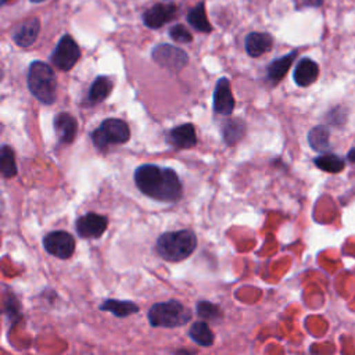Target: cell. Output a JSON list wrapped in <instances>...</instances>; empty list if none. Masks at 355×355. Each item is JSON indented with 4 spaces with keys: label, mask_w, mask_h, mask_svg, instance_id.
<instances>
[{
    "label": "cell",
    "mask_w": 355,
    "mask_h": 355,
    "mask_svg": "<svg viewBox=\"0 0 355 355\" xmlns=\"http://www.w3.org/2000/svg\"><path fill=\"white\" fill-rule=\"evenodd\" d=\"M323 3V0H296L297 9L304 8H319Z\"/></svg>",
    "instance_id": "28"
},
{
    "label": "cell",
    "mask_w": 355,
    "mask_h": 355,
    "mask_svg": "<svg viewBox=\"0 0 355 355\" xmlns=\"http://www.w3.org/2000/svg\"><path fill=\"white\" fill-rule=\"evenodd\" d=\"M43 247L50 256L67 260L71 258L75 252V239L64 230L50 232L45 236Z\"/></svg>",
    "instance_id": "6"
},
{
    "label": "cell",
    "mask_w": 355,
    "mask_h": 355,
    "mask_svg": "<svg viewBox=\"0 0 355 355\" xmlns=\"http://www.w3.org/2000/svg\"><path fill=\"white\" fill-rule=\"evenodd\" d=\"M187 23L200 32H211V24L207 19L205 14V8H204V2H200L196 8H193L189 14H187Z\"/></svg>",
    "instance_id": "21"
},
{
    "label": "cell",
    "mask_w": 355,
    "mask_h": 355,
    "mask_svg": "<svg viewBox=\"0 0 355 355\" xmlns=\"http://www.w3.org/2000/svg\"><path fill=\"white\" fill-rule=\"evenodd\" d=\"M329 138H330V131L325 125H318L308 132L310 146L319 153H326L330 149Z\"/></svg>",
    "instance_id": "19"
},
{
    "label": "cell",
    "mask_w": 355,
    "mask_h": 355,
    "mask_svg": "<svg viewBox=\"0 0 355 355\" xmlns=\"http://www.w3.org/2000/svg\"><path fill=\"white\" fill-rule=\"evenodd\" d=\"M170 37L179 43H189L192 42V34L183 26H175L170 30Z\"/></svg>",
    "instance_id": "27"
},
{
    "label": "cell",
    "mask_w": 355,
    "mask_h": 355,
    "mask_svg": "<svg viewBox=\"0 0 355 355\" xmlns=\"http://www.w3.org/2000/svg\"><path fill=\"white\" fill-rule=\"evenodd\" d=\"M347 160H348L349 163L355 164V148H354V149H351V150L348 152V154H347Z\"/></svg>",
    "instance_id": "29"
},
{
    "label": "cell",
    "mask_w": 355,
    "mask_h": 355,
    "mask_svg": "<svg viewBox=\"0 0 355 355\" xmlns=\"http://www.w3.org/2000/svg\"><path fill=\"white\" fill-rule=\"evenodd\" d=\"M274 39L270 34L252 32L246 38V52L252 57H261L272 49Z\"/></svg>",
    "instance_id": "16"
},
{
    "label": "cell",
    "mask_w": 355,
    "mask_h": 355,
    "mask_svg": "<svg viewBox=\"0 0 355 355\" xmlns=\"http://www.w3.org/2000/svg\"><path fill=\"white\" fill-rule=\"evenodd\" d=\"M31 2H34V3H42V2H45V0H31Z\"/></svg>",
    "instance_id": "30"
},
{
    "label": "cell",
    "mask_w": 355,
    "mask_h": 355,
    "mask_svg": "<svg viewBox=\"0 0 355 355\" xmlns=\"http://www.w3.org/2000/svg\"><path fill=\"white\" fill-rule=\"evenodd\" d=\"M297 56V52H292L281 59H276L274 60L270 65H268V70H267V78L271 83H278L281 82L286 74L289 72L294 59Z\"/></svg>",
    "instance_id": "17"
},
{
    "label": "cell",
    "mask_w": 355,
    "mask_h": 355,
    "mask_svg": "<svg viewBox=\"0 0 355 355\" xmlns=\"http://www.w3.org/2000/svg\"><path fill=\"white\" fill-rule=\"evenodd\" d=\"M130 138L131 131L128 124L123 120H116V118L104 120L100 127L92 134V141L99 150H104L111 145L127 143Z\"/></svg>",
    "instance_id": "5"
},
{
    "label": "cell",
    "mask_w": 355,
    "mask_h": 355,
    "mask_svg": "<svg viewBox=\"0 0 355 355\" xmlns=\"http://www.w3.org/2000/svg\"><path fill=\"white\" fill-rule=\"evenodd\" d=\"M178 9L175 5H154L143 14V23L152 30H159L167 23L172 21L176 17Z\"/></svg>",
    "instance_id": "10"
},
{
    "label": "cell",
    "mask_w": 355,
    "mask_h": 355,
    "mask_svg": "<svg viewBox=\"0 0 355 355\" xmlns=\"http://www.w3.org/2000/svg\"><path fill=\"white\" fill-rule=\"evenodd\" d=\"M30 92L43 104H53L56 100L57 82L52 67L42 61H34L28 71Z\"/></svg>",
    "instance_id": "3"
},
{
    "label": "cell",
    "mask_w": 355,
    "mask_h": 355,
    "mask_svg": "<svg viewBox=\"0 0 355 355\" xmlns=\"http://www.w3.org/2000/svg\"><path fill=\"white\" fill-rule=\"evenodd\" d=\"M41 31V23L38 19H31L17 26L13 31L14 42L21 48H28L35 43Z\"/></svg>",
    "instance_id": "12"
},
{
    "label": "cell",
    "mask_w": 355,
    "mask_h": 355,
    "mask_svg": "<svg viewBox=\"0 0 355 355\" xmlns=\"http://www.w3.org/2000/svg\"><path fill=\"white\" fill-rule=\"evenodd\" d=\"M193 341L203 347H210L214 343V333L205 322H194L189 332Z\"/></svg>",
    "instance_id": "23"
},
{
    "label": "cell",
    "mask_w": 355,
    "mask_h": 355,
    "mask_svg": "<svg viewBox=\"0 0 355 355\" xmlns=\"http://www.w3.org/2000/svg\"><path fill=\"white\" fill-rule=\"evenodd\" d=\"M318 77H319V65L308 57H304L297 63L293 74L294 82L301 88L311 86L318 79Z\"/></svg>",
    "instance_id": "13"
},
{
    "label": "cell",
    "mask_w": 355,
    "mask_h": 355,
    "mask_svg": "<svg viewBox=\"0 0 355 355\" xmlns=\"http://www.w3.org/2000/svg\"><path fill=\"white\" fill-rule=\"evenodd\" d=\"M233 108L234 99L230 90V83L226 78H221L214 90V111L221 115H230Z\"/></svg>",
    "instance_id": "11"
},
{
    "label": "cell",
    "mask_w": 355,
    "mask_h": 355,
    "mask_svg": "<svg viewBox=\"0 0 355 355\" xmlns=\"http://www.w3.org/2000/svg\"><path fill=\"white\" fill-rule=\"evenodd\" d=\"M152 56H153V60L159 65H161L167 70L175 71V72L185 68L189 61V57L183 50H181L179 48H175L172 45H167V43L156 46L153 49Z\"/></svg>",
    "instance_id": "8"
},
{
    "label": "cell",
    "mask_w": 355,
    "mask_h": 355,
    "mask_svg": "<svg viewBox=\"0 0 355 355\" xmlns=\"http://www.w3.org/2000/svg\"><path fill=\"white\" fill-rule=\"evenodd\" d=\"M107 225L108 221L104 215L89 212L78 218L75 229L82 239H97L105 232Z\"/></svg>",
    "instance_id": "9"
},
{
    "label": "cell",
    "mask_w": 355,
    "mask_h": 355,
    "mask_svg": "<svg viewBox=\"0 0 355 355\" xmlns=\"http://www.w3.org/2000/svg\"><path fill=\"white\" fill-rule=\"evenodd\" d=\"M196 311H197V315L203 319L219 321L222 318L221 308L210 301H199L196 304Z\"/></svg>",
    "instance_id": "26"
},
{
    "label": "cell",
    "mask_w": 355,
    "mask_h": 355,
    "mask_svg": "<svg viewBox=\"0 0 355 355\" xmlns=\"http://www.w3.org/2000/svg\"><path fill=\"white\" fill-rule=\"evenodd\" d=\"M149 322L153 327L185 326L192 319V312L178 300L157 303L149 310Z\"/></svg>",
    "instance_id": "4"
},
{
    "label": "cell",
    "mask_w": 355,
    "mask_h": 355,
    "mask_svg": "<svg viewBox=\"0 0 355 355\" xmlns=\"http://www.w3.org/2000/svg\"><path fill=\"white\" fill-rule=\"evenodd\" d=\"M0 168H2V174L5 178H13L17 175L14 152L6 145L2 148V154H0Z\"/></svg>",
    "instance_id": "25"
},
{
    "label": "cell",
    "mask_w": 355,
    "mask_h": 355,
    "mask_svg": "<svg viewBox=\"0 0 355 355\" xmlns=\"http://www.w3.org/2000/svg\"><path fill=\"white\" fill-rule=\"evenodd\" d=\"M112 90V82L107 77H99L94 79V82L90 86L88 100L90 104L101 103L104 101Z\"/></svg>",
    "instance_id": "20"
},
{
    "label": "cell",
    "mask_w": 355,
    "mask_h": 355,
    "mask_svg": "<svg viewBox=\"0 0 355 355\" xmlns=\"http://www.w3.org/2000/svg\"><path fill=\"white\" fill-rule=\"evenodd\" d=\"M79 57H81L79 46L75 43V41L72 39V37L64 35V37L59 41V43H57V46H56V49H54V52H53L50 60H52V63H53L59 70H61V71H70V70L77 64V61L79 60Z\"/></svg>",
    "instance_id": "7"
},
{
    "label": "cell",
    "mask_w": 355,
    "mask_h": 355,
    "mask_svg": "<svg viewBox=\"0 0 355 355\" xmlns=\"http://www.w3.org/2000/svg\"><path fill=\"white\" fill-rule=\"evenodd\" d=\"M246 132V127L241 120H232L225 124L223 127V139L226 145L232 146L234 143H238Z\"/></svg>",
    "instance_id": "24"
},
{
    "label": "cell",
    "mask_w": 355,
    "mask_h": 355,
    "mask_svg": "<svg viewBox=\"0 0 355 355\" xmlns=\"http://www.w3.org/2000/svg\"><path fill=\"white\" fill-rule=\"evenodd\" d=\"M168 141L176 149H190L197 143L196 130L192 124L179 125L170 132Z\"/></svg>",
    "instance_id": "14"
},
{
    "label": "cell",
    "mask_w": 355,
    "mask_h": 355,
    "mask_svg": "<svg viewBox=\"0 0 355 355\" xmlns=\"http://www.w3.org/2000/svg\"><path fill=\"white\" fill-rule=\"evenodd\" d=\"M99 308L101 311L111 312L118 318H125V316H130L132 314L139 312V307L135 303L125 301V300H114V298L105 300L104 303L100 304Z\"/></svg>",
    "instance_id": "18"
},
{
    "label": "cell",
    "mask_w": 355,
    "mask_h": 355,
    "mask_svg": "<svg viewBox=\"0 0 355 355\" xmlns=\"http://www.w3.org/2000/svg\"><path fill=\"white\" fill-rule=\"evenodd\" d=\"M196 247V234L186 229L163 233L156 243L157 254L168 263H179L189 258Z\"/></svg>",
    "instance_id": "2"
},
{
    "label": "cell",
    "mask_w": 355,
    "mask_h": 355,
    "mask_svg": "<svg viewBox=\"0 0 355 355\" xmlns=\"http://www.w3.org/2000/svg\"><path fill=\"white\" fill-rule=\"evenodd\" d=\"M138 189L159 201L174 203L182 197V183L176 172L153 164H145L135 171Z\"/></svg>",
    "instance_id": "1"
},
{
    "label": "cell",
    "mask_w": 355,
    "mask_h": 355,
    "mask_svg": "<svg viewBox=\"0 0 355 355\" xmlns=\"http://www.w3.org/2000/svg\"><path fill=\"white\" fill-rule=\"evenodd\" d=\"M315 165L325 171V172H329V174H338L341 172L344 168H345V163L341 157L336 156V154H323V156H319L314 160Z\"/></svg>",
    "instance_id": "22"
},
{
    "label": "cell",
    "mask_w": 355,
    "mask_h": 355,
    "mask_svg": "<svg viewBox=\"0 0 355 355\" xmlns=\"http://www.w3.org/2000/svg\"><path fill=\"white\" fill-rule=\"evenodd\" d=\"M54 130L61 143H71L77 136V121L75 118L67 112H60L54 118Z\"/></svg>",
    "instance_id": "15"
}]
</instances>
